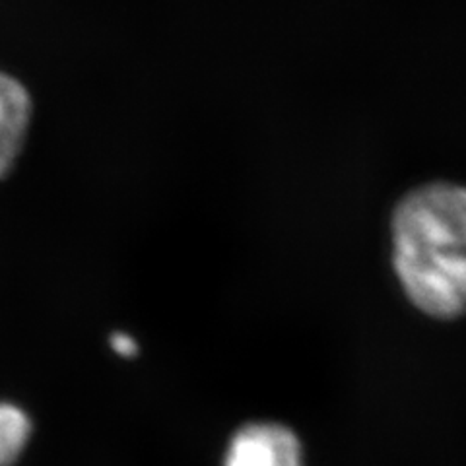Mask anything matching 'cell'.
I'll list each match as a JSON object with an SVG mask.
<instances>
[{"label": "cell", "mask_w": 466, "mask_h": 466, "mask_svg": "<svg viewBox=\"0 0 466 466\" xmlns=\"http://www.w3.org/2000/svg\"><path fill=\"white\" fill-rule=\"evenodd\" d=\"M392 268L420 311L435 319L466 313V253L392 251Z\"/></svg>", "instance_id": "cell-2"}, {"label": "cell", "mask_w": 466, "mask_h": 466, "mask_svg": "<svg viewBox=\"0 0 466 466\" xmlns=\"http://www.w3.org/2000/svg\"><path fill=\"white\" fill-rule=\"evenodd\" d=\"M392 251L466 253V185L424 183L408 191L390 216Z\"/></svg>", "instance_id": "cell-1"}, {"label": "cell", "mask_w": 466, "mask_h": 466, "mask_svg": "<svg viewBox=\"0 0 466 466\" xmlns=\"http://www.w3.org/2000/svg\"><path fill=\"white\" fill-rule=\"evenodd\" d=\"M109 342H111V348L115 350V352L123 358H133L138 352L137 340L127 332H115Z\"/></svg>", "instance_id": "cell-6"}, {"label": "cell", "mask_w": 466, "mask_h": 466, "mask_svg": "<svg viewBox=\"0 0 466 466\" xmlns=\"http://www.w3.org/2000/svg\"><path fill=\"white\" fill-rule=\"evenodd\" d=\"M32 437V420L18 404L0 402V466L20 459Z\"/></svg>", "instance_id": "cell-5"}, {"label": "cell", "mask_w": 466, "mask_h": 466, "mask_svg": "<svg viewBox=\"0 0 466 466\" xmlns=\"http://www.w3.org/2000/svg\"><path fill=\"white\" fill-rule=\"evenodd\" d=\"M34 104L27 87L6 72H0V179L16 167L24 150Z\"/></svg>", "instance_id": "cell-4"}, {"label": "cell", "mask_w": 466, "mask_h": 466, "mask_svg": "<svg viewBox=\"0 0 466 466\" xmlns=\"http://www.w3.org/2000/svg\"><path fill=\"white\" fill-rule=\"evenodd\" d=\"M224 466H303L301 443L282 424H247L231 437Z\"/></svg>", "instance_id": "cell-3"}]
</instances>
